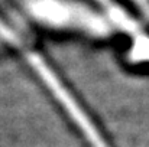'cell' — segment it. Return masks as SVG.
<instances>
[{"label":"cell","mask_w":149,"mask_h":147,"mask_svg":"<svg viewBox=\"0 0 149 147\" xmlns=\"http://www.w3.org/2000/svg\"><path fill=\"white\" fill-rule=\"evenodd\" d=\"M29 62L33 65V68L38 69L39 75H41V77L45 79V82L49 85L52 92L61 101V104L65 107V110L71 114V117L74 118V121L81 127V130L84 131L86 137L90 140V143L93 144V147H107L106 143L101 140V137H100V134L97 133L96 127L90 123L88 117H87V115L84 114V111L75 104V101L65 91V88L61 85V82L54 77V74L49 71V68H48L36 55H29Z\"/></svg>","instance_id":"cell-1"}]
</instances>
